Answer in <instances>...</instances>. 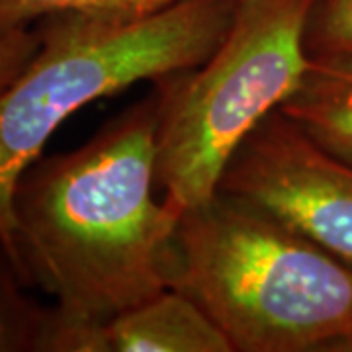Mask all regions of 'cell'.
I'll return each instance as SVG.
<instances>
[{
	"mask_svg": "<svg viewBox=\"0 0 352 352\" xmlns=\"http://www.w3.org/2000/svg\"><path fill=\"white\" fill-rule=\"evenodd\" d=\"M157 88L69 153L39 157L12 196L16 264L50 307L41 352H104L113 317L170 288L180 212L153 198Z\"/></svg>",
	"mask_w": 352,
	"mask_h": 352,
	"instance_id": "cell-1",
	"label": "cell"
},
{
	"mask_svg": "<svg viewBox=\"0 0 352 352\" xmlns=\"http://www.w3.org/2000/svg\"><path fill=\"white\" fill-rule=\"evenodd\" d=\"M170 288L233 352H352V268L247 201L217 192L176 229Z\"/></svg>",
	"mask_w": 352,
	"mask_h": 352,
	"instance_id": "cell-2",
	"label": "cell"
},
{
	"mask_svg": "<svg viewBox=\"0 0 352 352\" xmlns=\"http://www.w3.org/2000/svg\"><path fill=\"white\" fill-rule=\"evenodd\" d=\"M233 8L235 0H176L151 12L67 10L34 24L38 51L0 92V241L14 264V190L59 126L92 102L204 63Z\"/></svg>",
	"mask_w": 352,
	"mask_h": 352,
	"instance_id": "cell-3",
	"label": "cell"
},
{
	"mask_svg": "<svg viewBox=\"0 0 352 352\" xmlns=\"http://www.w3.org/2000/svg\"><path fill=\"white\" fill-rule=\"evenodd\" d=\"M315 0H235L214 53L157 80V184L180 212L217 194L243 139L300 88Z\"/></svg>",
	"mask_w": 352,
	"mask_h": 352,
	"instance_id": "cell-4",
	"label": "cell"
},
{
	"mask_svg": "<svg viewBox=\"0 0 352 352\" xmlns=\"http://www.w3.org/2000/svg\"><path fill=\"white\" fill-rule=\"evenodd\" d=\"M217 192L256 206L352 268V166L280 110L243 139Z\"/></svg>",
	"mask_w": 352,
	"mask_h": 352,
	"instance_id": "cell-5",
	"label": "cell"
},
{
	"mask_svg": "<svg viewBox=\"0 0 352 352\" xmlns=\"http://www.w3.org/2000/svg\"><path fill=\"white\" fill-rule=\"evenodd\" d=\"M102 351L233 352V349L198 303L184 292L168 288L106 323Z\"/></svg>",
	"mask_w": 352,
	"mask_h": 352,
	"instance_id": "cell-6",
	"label": "cell"
},
{
	"mask_svg": "<svg viewBox=\"0 0 352 352\" xmlns=\"http://www.w3.org/2000/svg\"><path fill=\"white\" fill-rule=\"evenodd\" d=\"M278 110L352 166V55L311 59L300 88Z\"/></svg>",
	"mask_w": 352,
	"mask_h": 352,
	"instance_id": "cell-7",
	"label": "cell"
},
{
	"mask_svg": "<svg viewBox=\"0 0 352 352\" xmlns=\"http://www.w3.org/2000/svg\"><path fill=\"white\" fill-rule=\"evenodd\" d=\"M12 256L0 241V352H41L50 307H41L24 289Z\"/></svg>",
	"mask_w": 352,
	"mask_h": 352,
	"instance_id": "cell-8",
	"label": "cell"
},
{
	"mask_svg": "<svg viewBox=\"0 0 352 352\" xmlns=\"http://www.w3.org/2000/svg\"><path fill=\"white\" fill-rule=\"evenodd\" d=\"M176 0H0V38L32 28L38 20L67 10L151 12Z\"/></svg>",
	"mask_w": 352,
	"mask_h": 352,
	"instance_id": "cell-9",
	"label": "cell"
},
{
	"mask_svg": "<svg viewBox=\"0 0 352 352\" xmlns=\"http://www.w3.org/2000/svg\"><path fill=\"white\" fill-rule=\"evenodd\" d=\"M305 50L311 59L352 55V0H315Z\"/></svg>",
	"mask_w": 352,
	"mask_h": 352,
	"instance_id": "cell-10",
	"label": "cell"
},
{
	"mask_svg": "<svg viewBox=\"0 0 352 352\" xmlns=\"http://www.w3.org/2000/svg\"><path fill=\"white\" fill-rule=\"evenodd\" d=\"M38 45L39 39L34 25L0 38V92L24 71L25 65L38 51Z\"/></svg>",
	"mask_w": 352,
	"mask_h": 352,
	"instance_id": "cell-11",
	"label": "cell"
}]
</instances>
